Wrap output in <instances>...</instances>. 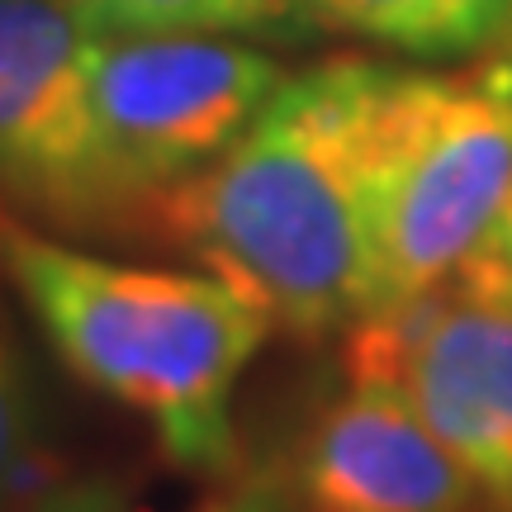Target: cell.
I'll return each instance as SVG.
<instances>
[{"label":"cell","mask_w":512,"mask_h":512,"mask_svg":"<svg viewBox=\"0 0 512 512\" xmlns=\"http://www.w3.org/2000/svg\"><path fill=\"white\" fill-rule=\"evenodd\" d=\"M384 62L332 57L280 81L214 162L147 200L133 228L171 242L299 337L375 309L361 133Z\"/></svg>","instance_id":"obj_1"},{"label":"cell","mask_w":512,"mask_h":512,"mask_svg":"<svg viewBox=\"0 0 512 512\" xmlns=\"http://www.w3.org/2000/svg\"><path fill=\"white\" fill-rule=\"evenodd\" d=\"M0 266L62 366L152 427L171 465L233 475V394L271 318L219 275L147 271L0 223Z\"/></svg>","instance_id":"obj_2"},{"label":"cell","mask_w":512,"mask_h":512,"mask_svg":"<svg viewBox=\"0 0 512 512\" xmlns=\"http://www.w3.org/2000/svg\"><path fill=\"white\" fill-rule=\"evenodd\" d=\"M361 181L375 309L456 280L512 200V43L465 72L384 67Z\"/></svg>","instance_id":"obj_3"},{"label":"cell","mask_w":512,"mask_h":512,"mask_svg":"<svg viewBox=\"0 0 512 512\" xmlns=\"http://www.w3.org/2000/svg\"><path fill=\"white\" fill-rule=\"evenodd\" d=\"M280 81L271 53L219 34H95L91 110L114 233L238 143Z\"/></svg>","instance_id":"obj_4"},{"label":"cell","mask_w":512,"mask_h":512,"mask_svg":"<svg viewBox=\"0 0 512 512\" xmlns=\"http://www.w3.org/2000/svg\"><path fill=\"white\" fill-rule=\"evenodd\" d=\"M347 380L389 384L446 441L479 512H512V294L479 271L347 328Z\"/></svg>","instance_id":"obj_5"},{"label":"cell","mask_w":512,"mask_h":512,"mask_svg":"<svg viewBox=\"0 0 512 512\" xmlns=\"http://www.w3.org/2000/svg\"><path fill=\"white\" fill-rule=\"evenodd\" d=\"M95 34L76 0H0V190L72 233H114L91 110Z\"/></svg>","instance_id":"obj_6"},{"label":"cell","mask_w":512,"mask_h":512,"mask_svg":"<svg viewBox=\"0 0 512 512\" xmlns=\"http://www.w3.org/2000/svg\"><path fill=\"white\" fill-rule=\"evenodd\" d=\"M304 512H479L446 441L389 384L347 380L294 460Z\"/></svg>","instance_id":"obj_7"},{"label":"cell","mask_w":512,"mask_h":512,"mask_svg":"<svg viewBox=\"0 0 512 512\" xmlns=\"http://www.w3.org/2000/svg\"><path fill=\"white\" fill-rule=\"evenodd\" d=\"M313 24L418 57H470L512 43V0H299Z\"/></svg>","instance_id":"obj_8"},{"label":"cell","mask_w":512,"mask_h":512,"mask_svg":"<svg viewBox=\"0 0 512 512\" xmlns=\"http://www.w3.org/2000/svg\"><path fill=\"white\" fill-rule=\"evenodd\" d=\"M100 34H252L299 19V0H76Z\"/></svg>","instance_id":"obj_9"},{"label":"cell","mask_w":512,"mask_h":512,"mask_svg":"<svg viewBox=\"0 0 512 512\" xmlns=\"http://www.w3.org/2000/svg\"><path fill=\"white\" fill-rule=\"evenodd\" d=\"M38 441V403L29 366L19 356L15 337L0 328V512L10 508V498L24 484V470L34 460Z\"/></svg>","instance_id":"obj_10"},{"label":"cell","mask_w":512,"mask_h":512,"mask_svg":"<svg viewBox=\"0 0 512 512\" xmlns=\"http://www.w3.org/2000/svg\"><path fill=\"white\" fill-rule=\"evenodd\" d=\"M200 512H304V503H299L294 470H271V465H261V470L233 475Z\"/></svg>","instance_id":"obj_11"},{"label":"cell","mask_w":512,"mask_h":512,"mask_svg":"<svg viewBox=\"0 0 512 512\" xmlns=\"http://www.w3.org/2000/svg\"><path fill=\"white\" fill-rule=\"evenodd\" d=\"M24 512H138L133 498L114 484V479H76V484H62V489H48V494L29 503Z\"/></svg>","instance_id":"obj_12"},{"label":"cell","mask_w":512,"mask_h":512,"mask_svg":"<svg viewBox=\"0 0 512 512\" xmlns=\"http://www.w3.org/2000/svg\"><path fill=\"white\" fill-rule=\"evenodd\" d=\"M470 271H479L484 280H494L498 290L512 294V200H508V209H503V219L494 223V233H489V242H484V252L470 261Z\"/></svg>","instance_id":"obj_13"}]
</instances>
